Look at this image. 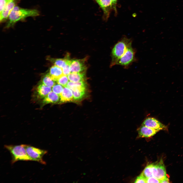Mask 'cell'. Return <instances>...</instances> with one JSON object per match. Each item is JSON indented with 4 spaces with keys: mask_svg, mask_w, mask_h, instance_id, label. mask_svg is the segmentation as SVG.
<instances>
[{
    "mask_svg": "<svg viewBox=\"0 0 183 183\" xmlns=\"http://www.w3.org/2000/svg\"><path fill=\"white\" fill-rule=\"evenodd\" d=\"M39 11L36 9H24L16 6L10 12L8 21L6 26L9 28L16 22L28 17H36L39 15Z\"/></svg>",
    "mask_w": 183,
    "mask_h": 183,
    "instance_id": "cell-1",
    "label": "cell"
},
{
    "mask_svg": "<svg viewBox=\"0 0 183 183\" xmlns=\"http://www.w3.org/2000/svg\"><path fill=\"white\" fill-rule=\"evenodd\" d=\"M132 40L124 36L113 47L111 52V60L110 67H112L124 55L128 48L132 45Z\"/></svg>",
    "mask_w": 183,
    "mask_h": 183,
    "instance_id": "cell-2",
    "label": "cell"
},
{
    "mask_svg": "<svg viewBox=\"0 0 183 183\" xmlns=\"http://www.w3.org/2000/svg\"><path fill=\"white\" fill-rule=\"evenodd\" d=\"M25 146V144L4 145L5 148L9 151L11 155L12 164L18 161H32L26 152Z\"/></svg>",
    "mask_w": 183,
    "mask_h": 183,
    "instance_id": "cell-3",
    "label": "cell"
},
{
    "mask_svg": "<svg viewBox=\"0 0 183 183\" xmlns=\"http://www.w3.org/2000/svg\"><path fill=\"white\" fill-rule=\"evenodd\" d=\"M136 52V49L133 48L132 45L130 46L119 59L116 65L122 66L125 69H128L132 63L137 61L135 56Z\"/></svg>",
    "mask_w": 183,
    "mask_h": 183,
    "instance_id": "cell-4",
    "label": "cell"
},
{
    "mask_svg": "<svg viewBox=\"0 0 183 183\" xmlns=\"http://www.w3.org/2000/svg\"><path fill=\"white\" fill-rule=\"evenodd\" d=\"M25 148L28 155L32 161H37L42 164H46V162L43 160V157L47 153V150L27 145H25Z\"/></svg>",
    "mask_w": 183,
    "mask_h": 183,
    "instance_id": "cell-5",
    "label": "cell"
},
{
    "mask_svg": "<svg viewBox=\"0 0 183 183\" xmlns=\"http://www.w3.org/2000/svg\"><path fill=\"white\" fill-rule=\"evenodd\" d=\"M142 125L157 130H167V127L156 119L153 117H148L143 121Z\"/></svg>",
    "mask_w": 183,
    "mask_h": 183,
    "instance_id": "cell-6",
    "label": "cell"
},
{
    "mask_svg": "<svg viewBox=\"0 0 183 183\" xmlns=\"http://www.w3.org/2000/svg\"><path fill=\"white\" fill-rule=\"evenodd\" d=\"M84 59L71 60L70 67L71 72H84L86 69Z\"/></svg>",
    "mask_w": 183,
    "mask_h": 183,
    "instance_id": "cell-7",
    "label": "cell"
},
{
    "mask_svg": "<svg viewBox=\"0 0 183 183\" xmlns=\"http://www.w3.org/2000/svg\"><path fill=\"white\" fill-rule=\"evenodd\" d=\"M19 1V0H13L8 3L4 9L0 12L1 22L6 21L8 19L11 11L18 3Z\"/></svg>",
    "mask_w": 183,
    "mask_h": 183,
    "instance_id": "cell-8",
    "label": "cell"
},
{
    "mask_svg": "<svg viewBox=\"0 0 183 183\" xmlns=\"http://www.w3.org/2000/svg\"><path fill=\"white\" fill-rule=\"evenodd\" d=\"M138 131L140 137L148 138L154 136L159 131L142 125Z\"/></svg>",
    "mask_w": 183,
    "mask_h": 183,
    "instance_id": "cell-9",
    "label": "cell"
},
{
    "mask_svg": "<svg viewBox=\"0 0 183 183\" xmlns=\"http://www.w3.org/2000/svg\"><path fill=\"white\" fill-rule=\"evenodd\" d=\"M59 96L60 101L62 102L71 101L73 99V94L72 90L66 87L63 88Z\"/></svg>",
    "mask_w": 183,
    "mask_h": 183,
    "instance_id": "cell-10",
    "label": "cell"
},
{
    "mask_svg": "<svg viewBox=\"0 0 183 183\" xmlns=\"http://www.w3.org/2000/svg\"><path fill=\"white\" fill-rule=\"evenodd\" d=\"M51 91V87L45 85L42 83L39 84L36 89L37 96L40 98H43Z\"/></svg>",
    "mask_w": 183,
    "mask_h": 183,
    "instance_id": "cell-11",
    "label": "cell"
},
{
    "mask_svg": "<svg viewBox=\"0 0 183 183\" xmlns=\"http://www.w3.org/2000/svg\"><path fill=\"white\" fill-rule=\"evenodd\" d=\"M49 74L52 78L56 81L64 74L62 68L55 65L50 68Z\"/></svg>",
    "mask_w": 183,
    "mask_h": 183,
    "instance_id": "cell-12",
    "label": "cell"
},
{
    "mask_svg": "<svg viewBox=\"0 0 183 183\" xmlns=\"http://www.w3.org/2000/svg\"><path fill=\"white\" fill-rule=\"evenodd\" d=\"M85 83L84 81L74 82H68L66 87L70 89L73 91L77 90H85Z\"/></svg>",
    "mask_w": 183,
    "mask_h": 183,
    "instance_id": "cell-13",
    "label": "cell"
},
{
    "mask_svg": "<svg viewBox=\"0 0 183 183\" xmlns=\"http://www.w3.org/2000/svg\"><path fill=\"white\" fill-rule=\"evenodd\" d=\"M70 81L77 82L84 81L85 74L84 72H71L68 75Z\"/></svg>",
    "mask_w": 183,
    "mask_h": 183,
    "instance_id": "cell-14",
    "label": "cell"
},
{
    "mask_svg": "<svg viewBox=\"0 0 183 183\" xmlns=\"http://www.w3.org/2000/svg\"><path fill=\"white\" fill-rule=\"evenodd\" d=\"M58 95L51 91L43 98L42 102L44 104L55 103L59 100Z\"/></svg>",
    "mask_w": 183,
    "mask_h": 183,
    "instance_id": "cell-15",
    "label": "cell"
},
{
    "mask_svg": "<svg viewBox=\"0 0 183 183\" xmlns=\"http://www.w3.org/2000/svg\"><path fill=\"white\" fill-rule=\"evenodd\" d=\"M42 83L45 85L50 87H52L55 85V81L51 78L49 74L45 75L42 79Z\"/></svg>",
    "mask_w": 183,
    "mask_h": 183,
    "instance_id": "cell-16",
    "label": "cell"
},
{
    "mask_svg": "<svg viewBox=\"0 0 183 183\" xmlns=\"http://www.w3.org/2000/svg\"><path fill=\"white\" fill-rule=\"evenodd\" d=\"M70 59L68 58L52 59L51 61L55 65L61 68H63Z\"/></svg>",
    "mask_w": 183,
    "mask_h": 183,
    "instance_id": "cell-17",
    "label": "cell"
},
{
    "mask_svg": "<svg viewBox=\"0 0 183 183\" xmlns=\"http://www.w3.org/2000/svg\"><path fill=\"white\" fill-rule=\"evenodd\" d=\"M152 166L153 164H151L147 166L141 174L146 178L152 177Z\"/></svg>",
    "mask_w": 183,
    "mask_h": 183,
    "instance_id": "cell-18",
    "label": "cell"
},
{
    "mask_svg": "<svg viewBox=\"0 0 183 183\" xmlns=\"http://www.w3.org/2000/svg\"><path fill=\"white\" fill-rule=\"evenodd\" d=\"M85 94V90H77L73 91V99L79 100L83 97Z\"/></svg>",
    "mask_w": 183,
    "mask_h": 183,
    "instance_id": "cell-19",
    "label": "cell"
},
{
    "mask_svg": "<svg viewBox=\"0 0 183 183\" xmlns=\"http://www.w3.org/2000/svg\"><path fill=\"white\" fill-rule=\"evenodd\" d=\"M67 76L63 74L61 76L57 81V83L65 87H66L69 80Z\"/></svg>",
    "mask_w": 183,
    "mask_h": 183,
    "instance_id": "cell-20",
    "label": "cell"
},
{
    "mask_svg": "<svg viewBox=\"0 0 183 183\" xmlns=\"http://www.w3.org/2000/svg\"><path fill=\"white\" fill-rule=\"evenodd\" d=\"M62 86L58 83L54 85L52 88L53 92L56 94L59 95L62 92L63 88Z\"/></svg>",
    "mask_w": 183,
    "mask_h": 183,
    "instance_id": "cell-21",
    "label": "cell"
},
{
    "mask_svg": "<svg viewBox=\"0 0 183 183\" xmlns=\"http://www.w3.org/2000/svg\"><path fill=\"white\" fill-rule=\"evenodd\" d=\"M70 61L71 60H69L67 64L62 69L64 75H68L71 73L70 67Z\"/></svg>",
    "mask_w": 183,
    "mask_h": 183,
    "instance_id": "cell-22",
    "label": "cell"
},
{
    "mask_svg": "<svg viewBox=\"0 0 183 183\" xmlns=\"http://www.w3.org/2000/svg\"><path fill=\"white\" fill-rule=\"evenodd\" d=\"M134 183H146V178L142 174L138 176L136 178Z\"/></svg>",
    "mask_w": 183,
    "mask_h": 183,
    "instance_id": "cell-23",
    "label": "cell"
},
{
    "mask_svg": "<svg viewBox=\"0 0 183 183\" xmlns=\"http://www.w3.org/2000/svg\"><path fill=\"white\" fill-rule=\"evenodd\" d=\"M13 0H0V12L3 11L8 3Z\"/></svg>",
    "mask_w": 183,
    "mask_h": 183,
    "instance_id": "cell-24",
    "label": "cell"
},
{
    "mask_svg": "<svg viewBox=\"0 0 183 183\" xmlns=\"http://www.w3.org/2000/svg\"><path fill=\"white\" fill-rule=\"evenodd\" d=\"M146 183H160L161 182L160 180L154 177L146 178Z\"/></svg>",
    "mask_w": 183,
    "mask_h": 183,
    "instance_id": "cell-25",
    "label": "cell"
},
{
    "mask_svg": "<svg viewBox=\"0 0 183 183\" xmlns=\"http://www.w3.org/2000/svg\"><path fill=\"white\" fill-rule=\"evenodd\" d=\"M169 179L167 177H166L163 179L161 180L160 183H169Z\"/></svg>",
    "mask_w": 183,
    "mask_h": 183,
    "instance_id": "cell-26",
    "label": "cell"
}]
</instances>
